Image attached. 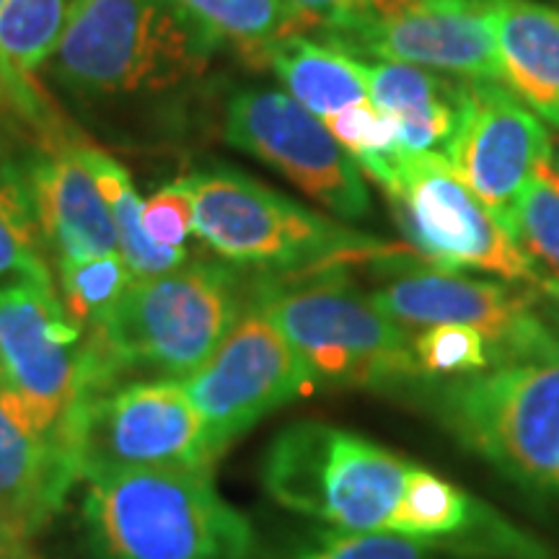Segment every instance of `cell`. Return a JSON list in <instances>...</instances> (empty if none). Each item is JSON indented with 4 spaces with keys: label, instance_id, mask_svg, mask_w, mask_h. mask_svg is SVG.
<instances>
[{
    "label": "cell",
    "instance_id": "6da1fadb",
    "mask_svg": "<svg viewBox=\"0 0 559 559\" xmlns=\"http://www.w3.org/2000/svg\"><path fill=\"white\" fill-rule=\"evenodd\" d=\"M254 304L304 360L313 389L417 396L430 381L417 366L407 330L381 311L373 296L349 283L345 270L267 280L257 288Z\"/></svg>",
    "mask_w": 559,
    "mask_h": 559
},
{
    "label": "cell",
    "instance_id": "7a4b0ae2",
    "mask_svg": "<svg viewBox=\"0 0 559 559\" xmlns=\"http://www.w3.org/2000/svg\"><path fill=\"white\" fill-rule=\"evenodd\" d=\"M243 313V290L226 264L198 262L135 277L88 330L99 391L124 376L185 381L218 349Z\"/></svg>",
    "mask_w": 559,
    "mask_h": 559
},
{
    "label": "cell",
    "instance_id": "3957f363",
    "mask_svg": "<svg viewBox=\"0 0 559 559\" xmlns=\"http://www.w3.org/2000/svg\"><path fill=\"white\" fill-rule=\"evenodd\" d=\"M83 519L102 559H249L254 531L210 469L164 466L88 481Z\"/></svg>",
    "mask_w": 559,
    "mask_h": 559
},
{
    "label": "cell",
    "instance_id": "277c9868",
    "mask_svg": "<svg viewBox=\"0 0 559 559\" xmlns=\"http://www.w3.org/2000/svg\"><path fill=\"white\" fill-rule=\"evenodd\" d=\"M192 194L194 234L226 262L304 275L349 264H396L402 251L236 169H205L181 179Z\"/></svg>",
    "mask_w": 559,
    "mask_h": 559
},
{
    "label": "cell",
    "instance_id": "5b68a950",
    "mask_svg": "<svg viewBox=\"0 0 559 559\" xmlns=\"http://www.w3.org/2000/svg\"><path fill=\"white\" fill-rule=\"evenodd\" d=\"M417 400L502 477L559 500V355L430 379Z\"/></svg>",
    "mask_w": 559,
    "mask_h": 559
},
{
    "label": "cell",
    "instance_id": "8992f818",
    "mask_svg": "<svg viewBox=\"0 0 559 559\" xmlns=\"http://www.w3.org/2000/svg\"><path fill=\"white\" fill-rule=\"evenodd\" d=\"M210 52L171 0H70L52 70L83 94H140L200 75Z\"/></svg>",
    "mask_w": 559,
    "mask_h": 559
},
{
    "label": "cell",
    "instance_id": "52a82bcc",
    "mask_svg": "<svg viewBox=\"0 0 559 559\" xmlns=\"http://www.w3.org/2000/svg\"><path fill=\"white\" fill-rule=\"evenodd\" d=\"M409 461L326 423L280 430L264 453L270 498L337 531H391Z\"/></svg>",
    "mask_w": 559,
    "mask_h": 559
},
{
    "label": "cell",
    "instance_id": "ba28073f",
    "mask_svg": "<svg viewBox=\"0 0 559 559\" xmlns=\"http://www.w3.org/2000/svg\"><path fill=\"white\" fill-rule=\"evenodd\" d=\"M391 202L396 226L430 267L489 272L508 283L539 288L534 257L510 239L469 187L451 171L443 153H404L360 166Z\"/></svg>",
    "mask_w": 559,
    "mask_h": 559
},
{
    "label": "cell",
    "instance_id": "9c48e42d",
    "mask_svg": "<svg viewBox=\"0 0 559 559\" xmlns=\"http://www.w3.org/2000/svg\"><path fill=\"white\" fill-rule=\"evenodd\" d=\"M58 440L79 479L132 469H210L205 423L181 381L115 383L81 396L60 425Z\"/></svg>",
    "mask_w": 559,
    "mask_h": 559
},
{
    "label": "cell",
    "instance_id": "30bf717a",
    "mask_svg": "<svg viewBox=\"0 0 559 559\" xmlns=\"http://www.w3.org/2000/svg\"><path fill=\"white\" fill-rule=\"evenodd\" d=\"M0 383L45 436H58L75 402L96 391L88 330L55 285H0Z\"/></svg>",
    "mask_w": 559,
    "mask_h": 559
},
{
    "label": "cell",
    "instance_id": "8fae6325",
    "mask_svg": "<svg viewBox=\"0 0 559 559\" xmlns=\"http://www.w3.org/2000/svg\"><path fill=\"white\" fill-rule=\"evenodd\" d=\"M205 423L210 459L260 419L313 389L304 360L277 324L251 300L210 358L181 381Z\"/></svg>",
    "mask_w": 559,
    "mask_h": 559
},
{
    "label": "cell",
    "instance_id": "7c38bea8",
    "mask_svg": "<svg viewBox=\"0 0 559 559\" xmlns=\"http://www.w3.org/2000/svg\"><path fill=\"white\" fill-rule=\"evenodd\" d=\"M370 296L404 330L459 324L481 332L492 349V366L559 355V332L539 311L536 288L523 290L508 280L498 283L461 272L412 267L396 272Z\"/></svg>",
    "mask_w": 559,
    "mask_h": 559
},
{
    "label": "cell",
    "instance_id": "4fadbf2b",
    "mask_svg": "<svg viewBox=\"0 0 559 559\" xmlns=\"http://www.w3.org/2000/svg\"><path fill=\"white\" fill-rule=\"evenodd\" d=\"M223 135L228 145L264 160L337 218L353 223L370 215V192L355 158L334 140L324 120L290 94L239 91L228 102Z\"/></svg>",
    "mask_w": 559,
    "mask_h": 559
},
{
    "label": "cell",
    "instance_id": "5bb4252c",
    "mask_svg": "<svg viewBox=\"0 0 559 559\" xmlns=\"http://www.w3.org/2000/svg\"><path fill=\"white\" fill-rule=\"evenodd\" d=\"M551 153L555 145L542 117L506 83L464 81L459 122L443 156L510 239L515 205Z\"/></svg>",
    "mask_w": 559,
    "mask_h": 559
},
{
    "label": "cell",
    "instance_id": "9a60e30c",
    "mask_svg": "<svg viewBox=\"0 0 559 559\" xmlns=\"http://www.w3.org/2000/svg\"><path fill=\"white\" fill-rule=\"evenodd\" d=\"M334 47L466 83H502L489 0H370L360 24Z\"/></svg>",
    "mask_w": 559,
    "mask_h": 559
},
{
    "label": "cell",
    "instance_id": "2e32d148",
    "mask_svg": "<svg viewBox=\"0 0 559 559\" xmlns=\"http://www.w3.org/2000/svg\"><path fill=\"white\" fill-rule=\"evenodd\" d=\"M75 479L79 474L58 436L34 428L16 396L0 383V559L24 555Z\"/></svg>",
    "mask_w": 559,
    "mask_h": 559
},
{
    "label": "cell",
    "instance_id": "e0dca14e",
    "mask_svg": "<svg viewBox=\"0 0 559 559\" xmlns=\"http://www.w3.org/2000/svg\"><path fill=\"white\" fill-rule=\"evenodd\" d=\"M389 534L481 559H551L549 547L453 481L412 464Z\"/></svg>",
    "mask_w": 559,
    "mask_h": 559
},
{
    "label": "cell",
    "instance_id": "ac0fdd59",
    "mask_svg": "<svg viewBox=\"0 0 559 559\" xmlns=\"http://www.w3.org/2000/svg\"><path fill=\"white\" fill-rule=\"evenodd\" d=\"M24 171L39 228L58 264L120 251L109 207L79 145L39 156Z\"/></svg>",
    "mask_w": 559,
    "mask_h": 559
},
{
    "label": "cell",
    "instance_id": "d6986e66",
    "mask_svg": "<svg viewBox=\"0 0 559 559\" xmlns=\"http://www.w3.org/2000/svg\"><path fill=\"white\" fill-rule=\"evenodd\" d=\"M500 81L559 128V11L534 0H489Z\"/></svg>",
    "mask_w": 559,
    "mask_h": 559
},
{
    "label": "cell",
    "instance_id": "ffe728a7",
    "mask_svg": "<svg viewBox=\"0 0 559 559\" xmlns=\"http://www.w3.org/2000/svg\"><path fill=\"white\" fill-rule=\"evenodd\" d=\"M368 102L396 122L404 153H443L459 122L461 86L407 62H366Z\"/></svg>",
    "mask_w": 559,
    "mask_h": 559
},
{
    "label": "cell",
    "instance_id": "44dd1931",
    "mask_svg": "<svg viewBox=\"0 0 559 559\" xmlns=\"http://www.w3.org/2000/svg\"><path fill=\"white\" fill-rule=\"evenodd\" d=\"M267 66L300 107L319 120L368 99L366 62L306 34H293L270 52Z\"/></svg>",
    "mask_w": 559,
    "mask_h": 559
},
{
    "label": "cell",
    "instance_id": "7402d4cb",
    "mask_svg": "<svg viewBox=\"0 0 559 559\" xmlns=\"http://www.w3.org/2000/svg\"><path fill=\"white\" fill-rule=\"evenodd\" d=\"M210 45H226L249 66H267L270 52L304 24L285 0H171Z\"/></svg>",
    "mask_w": 559,
    "mask_h": 559
},
{
    "label": "cell",
    "instance_id": "603a6c76",
    "mask_svg": "<svg viewBox=\"0 0 559 559\" xmlns=\"http://www.w3.org/2000/svg\"><path fill=\"white\" fill-rule=\"evenodd\" d=\"M79 153L96 187H99L104 202H107L120 254L128 262L132 277H153L181 267L187 262V249L160 247L145 230L143 200L138 198L128 169L104 151L91 148V145H79Z\"/></svg>",
    "mask_w": 559,
    "mask_h": 559
},
{
    "label": "cell",
    "instance_id": "cb8c5ba5",
    "mask_svg": "<svg viewBox=\"0 0 559 559\" xmlns=\"http://www.w3.org/2000/svg\"><path fill=\"white\" fill-rule=\"evenodd\" d=\"M55 285L26 171L0 166V285Z\"/></svg>",
    "mask_w": 559,
    "mask_h": 559
},
{
    "label": "cell",
    "instance_id": "d4e9b609",
    "mask_svg": "<svg viewBox=\"0 0 559 559\" xmlns=\"http://www.w3.org/2000/svg\"><path fill=\"white\" fill-rule=\"evenodd\" d=\"M62 26V0H9L0 11V62L19 79H29L58 50Z\"/></svg>",
    "mask_w": 559,
    "mask_h": 559
},
{
    "label": "cell",
    "instance_id": "484cf974",
    "mask_svg": "<svg viewBox=\"0 0 559 559\" xmlns=\"http://www.w3.org/2000/svg\"><path fill=\"white\" fill-rule=\"evenodd\" d=\"M60 293L70 317L91 330L115 309L122 293L130 288L132 272L120 251L91 260L60 262Z\"/></svg>",
    "mask_w": 559,
    "mask_h": 559
},
{
    "label": "cell",
    "instance_id": "4316f807",
    "mask_svg": "<svg viewBox=\"0 0 559 559\" xmlns=\"http://www.w3.org/2000/svg\"><path fill=\"white\" fill-rule=\"evenodd\" d=\"M412 349L428 379H464L492 368L489 342L472 326H425L412 337Z\"/></svg>",
    "mask_w": 559,
    "mask_h": 559
},
{
    "label": "cell",
    "instance_id": "83f0119b",
    "mask_svg": "<svg viewBox=\"0 0 559 559\" xmlns=\"http://www.w3.org/2000/svg\"><path fill=\"white\" fill-rule=\"evenodd\" d=\"M513 239L528 254L559 270V179L551 169V158L534 171L515 205Z\"/></svg>",
    "mask_w": 559,
    "mask_h": 559
},
{
    "label": "cell",
    "instance_id": "f1b7e54d",
    "mask_svg": "<svg viewBox=\"0 0 559 559\" xmlns=\"http://www.w3.org/2000/svg\"><path fill=\"white\" fill-rule=\"evenodd\" d=\"M324 124L342 148L355 158L358 169L368 160L386 158L391 153L402 151L400 138H396V122L368 99L326 117Z\"/></svg>",
    "mask_w": 559,
    "mask_h": 559
},
{
    "label": "cell",
    "instance_id": "f546056e",
    "mask_svg": "<svg viewBox=\"0 0 559 559\" xmlns=\"http://www.w3.org/2000/svg\"><path fill=\"white\" fill-rule=\"evenodd\" d=\"M296 559H428L423 544L389 531H337Z\"/></svg>",
    "mask_w": 559,
    "mask_h": 559
},
{
    "label": "cell",
    "instance_id": "4dcf8cb0",
    "mask_svg": "<svg viewBox=\"0 0 559 559\" xmlns=\"http://www.w3.org/2000/svg\"><path fill=\"white\" fill-rule=\"evenodd\" d=\"M143 226L160 247L185 249L187 239L194 234V205L185 181L160 187L143 202Z\"/></svg>",
    "mask_w": 559,
    "mask_h": 559
},
{
    "label": "cell",
    "instance_id": "1f68e13d",
    "mask_svg": "<svg viewBox=\"0 0 559 559\" xmlns=\"http://www.w3.org/2000/svg\"><path fill=\"white\" fill-rule=\"evenodd\" d=\"M285 3L296 11L306 32H321L326 37L324 41L337 45L360 24L370 0H285Z\"/></svg>",
    "mask_w": 559,
    "mask_h": 559
},
{
    "label": "cell",
    "instance_id": "d6a6232c",
    "mask_svg": "<svg viewBox=\"0 0 559 559\" xmlns=\"http://www.w3.org/2000/svg\"><path fill=\"white\" fill-rule=\"evenodd\" d=\"M34 102L29 79H19L0 62V115L9 109H32Z\"/></svg>",
    "mask_w": 559,
    "mask_h": 559
},
{
    "label": "cell",
    "instance_id": "836d02e7",
    "mask_svg": "<svg viewBox=\"0 0 559 559\" xmlns=\"http://www.w3.org/2000/svg\"><path fill=\"white\" fill-rule=\"evenodd\" d=\"M542 293L544 298H549L551 300V309H549V321L551 324H555V330L559 332V280H555V277H544L542 283H539V288H536Z\"/></svg>",
    "mask_w": 559,
    "mask_h": 559
},
{
    "label": "cell",
    "instance_id": "e575fe53",
    "mask_svg": "<svg viewBox=\"0 0 559 559\" xmlns=\"http://www.w3.org/2000/svg\"><path fill=\"white\" fill-rule=\"evenodd\" d=\"M551 169H555L557 179H559V153H551Z\"/></svg>",
    "mask_w": 559,
    "mask_h": 559
},
{
    "label": "cell",
    "instance_id": "d590c367",
    "mask_svg": "<svg viewBox=\"0 0 559 559\" xmlns=\"http://www.w3.org/2000/svg\"><path fill=\"white\" fill-rule=\"evenodd\" d=\"M5 559H21V555H16V557H5Z\"/></svg>",
    "mask_w": 559,
    "mask_h": 559
}]
</instances>
